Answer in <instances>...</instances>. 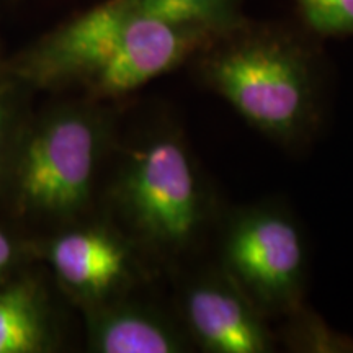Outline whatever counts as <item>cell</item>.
I'll use <instances>...</instances> for the list:
<instances>
[{
    "mask_svg": "<svg viewBox=\"0 0 353 353\" xmlns=\"http://www.w3.org/2000/svg\"><path fill=\"white\" fill-rule=\"evenodd\" d=\"M88 345L100 353H176L185 342L170 322L134 306H108L88 317Z\"/></svg>",
    "mask_w": 353,
    "mask_h": 353,
    "instance_id": "cell-8",
    "label": "cell"
},
{
    "mask_svg": "<svg viewBox=\"0 0 353 353\" xmlns=\"http://www.w3.org/2000/svg\"><path fill=\"white\" fill-rule=\"evenodd\" d=\"M185 314L196 341L213 353H265L270 335L244 291L231 281L208 278L185 296Z\"/></svg>",
    "mask_w": 353,
    "mask_h": 353,
    "instance_id": "cell-6",
    "label": "cell"
},
{
    "mask_svg": "<svg viewBox=\"0 0 353 353\" xmlns=\"http://www.w3.org/2000/svg\"><path fill=\"white\" fill-rule=\"evenodd\" d=\"M304 20L317 33H353V0H296Z\"/></svg>",
    "mask_w": 353,
    "mask_h": 353,
    "instance_id": "cell-11",
    "label": "cell"
},
{
    "mask_svg": "<svg viewBox=\"0 0 353 353\" xmlns=\"http://www.w3.org/2000/svg\"><path fill=\"white\" fill-rule=\"evenodd\" d=\"M46 255L64 288L87 303L103 301L130 275V252L107 229L83 228L61 234Z\"/></svg>",
    "mask_w": 353,
    "mask_h": 353,
    "instance_id": "cell-7",
    "label": "cell"
},
{
    "mask_svg": "<svg viewBox=\"0 0 353 353\" xmlns=\"http://www.w3.org/2000/svg\"><path fill=\"white\" fill-rule=\"evenodd\" d=\"M121 205L145 239L179 249L188 244L203 221V195L187 149L162 136L128 161L120 185Z\"/></svg>",
    "mask_w": 353,
    "mask_h": 353,
    "instance_id": "cell-4",
    "label": "cell"
},
{
    "mask_svg": "<svg viewBox=\"0 0 353 353\" xmlns=\"http://www.w3.org/2000/svg\"><path fill=\"white\" fill-rule=\"evenodd\" d=\"M136 3L154 19L208 37L226 33L239 20V0H136Z\"/></svg>",
    "mask_w": 353,
    "mask_h": 353,
    "instance_id": "cell-10",
    "label": "cell"
},
{
    "mask_svg": "<svg viewBox=\"0 0 353 353\" xmlns=\"http://www.w3.org/2000/svg\"><path fill=\"white\" fill-rule=\"evenodd\" d=\"M50 312L38 286L28 280L0 290V353L50 350Z\"/></svg>",
    "mask_w": 353,
    "mask_h": 353,
    "instance_id": "cell-9",
    "label": "cell"
},
{
    "mask_svg": "<svg viewBox=\"0 0 353 353\" xmlns=\"http://www.w3.org/2000/svg\"><path fill=\"white\" fill-rule=\"evenodd\" d=\"M210 38L154 19L136 0H107L44 38L19 70L41 87L76 83L117 97L175 69Z\"/></svg>",
    "mask_w": 353,
    "mask_h": 353,
    "instance_id": "cell-1",
    "label": "cell"
},
{
    "mask_svg": "<svg viewBox=\"0 0 353 353\" xmlns=\"http://www.w3.org/2000/svg\"><path fill=\"white\" fill-rule=\"evenodd\" d=\"M101 125L92 113L65 108L30 132L15 172L19 203L26 211L70 216L92 195L101 151Z\"/></svg>",
    "mask_w": 353,
    "mask_h": 353,
    "instance_id": "cell-3",
    "label": "cell"
},
{
    "mask_svg": "<svg viewBox=\"0 0 353 353\" xmlns=\"http://www.w3.org/2000/svg\"><path fill=\"white\" fill-rule=\"evenodd\" d=\"M13 114H15V108H13L12 88L8 87V83H0V172L6 164Z\"/></svg>",
    "mask_w": 353,
    "mask_h": 353,
    "instance_id": "cell-12",
    "label": "cell"
},
{
    "mask_svg": "<svg viewBox=\"0 0 353 353\" xmlns=\"http://www.w3.org/2000/svg\"><path fill=\"white\" fill-rule=\"evenodd\" d=\"M17 259V250L8 234L0 228V280L7 275Z\"/></svg>",
    "mask_w": 353,
    "mask_h": 353,
    "instance_id": "cell-13",
    "label": "cell"
},
{
    "mask_svg": "<svg viewBox=\"0 0 353 353\" xmlns=\"http://www.w3.org/2000/svg\"><path fill=\"white\" fill-rule=\"evenodd\" d=\"M224 263L249 296L275 309L290 306L303 281V239L293 221L278 211H249L228 234Z\"/></svg>",
    "mask_w": 353,
    "mask_h": 353,
    "instance_id": "cell-5",
    "label": "cell"
},
{
    "mask_svg": "<svg viewBox=\"0 0 353 353\" xmlns=\"http://www.w3.org/2000/svg\"><path fill=\"white\" fill-rule=\"evenodd\" d=\"M211 85L244 120L265 134L291 139L307 125L312 82L306 57L270 34L226 44L206 64Z\"/></svg>",
    "mask_w": 353,
    "mask_h": 353,
    "instance_id": "cell-2",
    "label": "cell"
}]
</instances>
